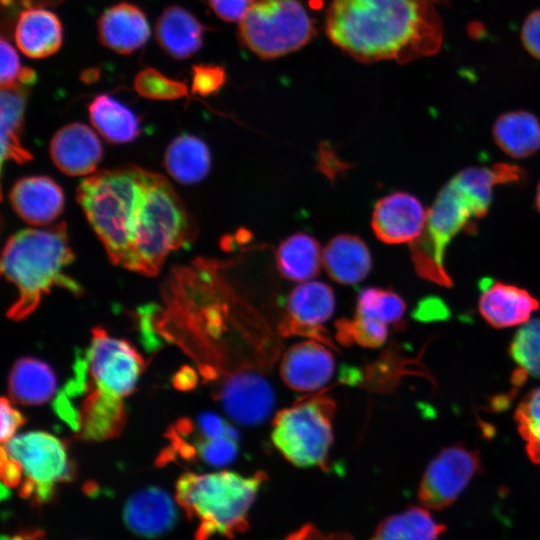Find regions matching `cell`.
Instances as JSON below:
<instances>
[{
  "instance_id": "obj_28",
  "label": "cell",
  "mask_w": 540,
  "mask_h": 540,
  "mask_svg": "<svg viewBox=\"0 0 540 540\" xmlns=\"http://www.w3.org/2000/svg\"><path fill=\"white\" fill-rule=\"evenodd\" d=\"M164 164L179 183L193 184L206 177L211 166L207 145L193 135H180L167 147Z\"/></svg>"
},
{
  "instance_id": "obj_25",
  "label": "cell",
  "mask_w": 540,
  "mask_h": 540,
  "mask_svg": "<svg viewBox=\"0 0 540 540\" xmlns=\"http://www.w3.org/2000/svg\"><path fill=\"white\" fill-rule=\"evenodd\" d=\"M496 145L515 159L527 158L540 149V122L523 110L500 115L492 128Z\"/></svg>"
},
{
  "instance_id": "obj_36",
  "label": "cell",
  "mask_w": 540,
  "mask_h": 540,
  "mask_svg": "<svg viewBox=\"0 0 540 540\" xmlns=\"http://www.w3.org/2000/svg\"><path fill=\"white\" fill-rule=\"evenodd\" d=\"M225 82V72L220 66L197 64L192 66L193 94L209 96L218 92Z\"/></svg>"
},
{
  "instance_id": "obj_15",
  "label": "cell",
  "mask_w": 540,
  "mask_h": 540,
  "mask_svg": "<svg viewBox=\"0 0 540 540\" xmlns=\"http://www.w3.org/2000/svg\"><path fill=\"white\" fill-rule=\"evenodd\" d=\"M335 370L333 354L315 340L291 346L280 363V376L292 390L316 391L326 385Z\"/></svg>"
},
{
  "instance_id": "obj_40",
  "label": "cell",
  "mask_w": 540,
  "mask_h": 540,
  "mask_svg": "<svg viewBox=\"0 0 540 540\" xmlns=\"http://www.w3.org/2000/svg\"><path fill=\"white\" fill-rule=\"evenodd\" d=\"M2 443L15 436L17 429L25 422L24 416L11 404L8 398L3 397L0 404Z\"/></svg>"
},
{
  "instance_id": "obj_47",
  "label": "cell",
  "mask_w": 540,
  "mask_h": 540,
  "mask_svg": "<svg viewBox=\"0 0 540 540\" xmlns=\"http://www.w3.org/2000/svg\"><path fill=\"white\" fill-rule=\"evenodd\" d=\"M426 1H429V2H431V3H433V2H438V3H440V2L447 1V0H426Z\"/></svg>"
},
{
  "instance_id": "obj_13",
  "label": "cell",
  "mask_w": 540,
  "mask_h": 540,
  "mask_svg": "<svg viewBox=\"0 0 540 540\" xmlns=\"http://www.w3.org/2000/svg\"><path fill=\"white\" fill-rule=\"evenodd\" d=\"M334 292L323 282L310 281L295 287L286 301V316L281 323L284 334L314 336L328 343L320 328L333 314Z\"/></svg>"
},
{
  "instance_id": "obj_19",
  "label": "cell",
  "mask_w": 540,
  "mask_h": 540,
  "mask_svg": "<svg viewBox=\"0 0 540 540\" xmlns=\"http://www.w3.org/2000/svg\"><path fill=\"white\" fill-rule=\"evenodd\" d=\"M479 311L495 328L512 327L527 322L539 308V302L528 291L500 281L484 280Z\"/></svg>"
},
{
  "instance_id": "obj_9",
  "label": "cell",
  "mask_w": 540,
  "mask_h": 540,
  "mask_svg": "<svg viewBox=\"0 0 540 540\" xmlns=\"http://www.w3.org/2000/svg\"><path fill=\"white\" fill-rule=\"evenodd\" d=\"M239 34L247 48L269 59L307 44L314 28L300 0H255L240 20Z\"/></svg>"
},
{
  "instance_id": "obj_7",
  "label": "cell",
  "mask_w": 540,
  "mask_h": 540,
  "mask_svg": "<svg viewBox=\"0 0 540 540\" xmlns=\"http://www.w3.org/2000/svg\"><path fill=\"white\" fill-rule=\"evenodd\" d=\"M74 472L65 443L50 433L18 434L1 447L2 483L33 504L49 502Z\"/></svg>"
},
{
  "instance_id": "obj_24",
  "label": "cell",
  "mask_w": 540,
  "mask_h": 540,
  "mask_svg": "<svg viewBox=\"0 0 540 540\" xmlns=\"http://www.w3.org/2000/svg\"><path fill=\"white\" fill-rule=\"evenodd\" d=\"M57 381L52 368L44 361L23 357L18 359L9 374L10 397L25 405L43 404L56 392Z\"/></svg>"
},
{
  "instance_id": "obj_1",
  "label": "cell",
  "mask_w": 540,
  "mask_h": 540,
  "mask_svg": "<svg viewBox=\"0 0 540 540\" xmlns=\"http://www.w3.org/2000/svg\"><path fill=\"white\" fill-rule=\"evenodd\" d=\"M326 31L359 61L401 64L437 53L443 35L439 14L426 0H333Z\"/></svg>"
},
{
  "instance_id": "obj_43",
  "label": "cell",
  "mask_w": 540,
  "mask_h": 540,
  "mask_svg": "<svg viewBox=\"0 0 540 540\" xmlns=\"http://www.w3.org/2000/svg\"><path fill=\"white\" fill-rule=\"evenodd\" d=\"M2 540H45V534L39 529H28L11 536H3Z\"/></svg>"
},
{
  "instance_id": "obj_22",
  "label": "cell",
  "mask_w": 540,
  "mask_h": 540,
  "mask_svg": "<svg viewBox=\"0 0 540 540\" xmlns=\"http://www.w3.org/2000/svg\"><path fill=\"white\" fill-rule=\"evenodd\" d=\"M204 32L203 24L178 5L166 7L155 25L157 43L166 54L178 60L191 57L202 47Z\"/></svg>"
},
{
  "instance_id": "obj_41",
  "label": "cell",
  "mask_w": 540,
  "mask_h": 540,
  "mask_svg": "<svg viewBox=\"0 0 540 540\" xmlns=\"http://www.w3.org/2000/svg\"><path fill=\"white\" fill-rule=\"evenodd\" d=\"M284 540H353V537L343 532L325 533L313 524H305Z\"/></svg>"
},
{
  "instance_id": "obj_4",
  "label": "cell",
  "mask_w": 540,
  "mask_h": 540,
  "mask_svg": "<svg viewBox=\"0 0 540 540\" xmlns=\"http://www.w3.org/2000/svg\"><path fill=\"white\" fill-rule=\"evenodd\" d=\"M264 472L183 474L176 482V501L198 524L195 540L214 535L232 538L249 527L248 513L265 481Z\"/></svg>"
},
{
  "instance_id": "obj_6",
  "label": "cell",
  "mask_w": 540,
  "mask_h": 540,
  "mask_svg": "<svg viewBox=\"0 0 540 540\" xmlns=\"http://www.w3.org/2000/svg\"><path fill=\"white\" fill-rule=\"evenodd\" d=\"M491 201L456 175L440 190L427 211L422 234L410 243L412 262L420 277L444 287L452 286L443 262L445 249L456 234L472 224V219L487 214Z\"/></svg>"
},
{
  "instance_id": "obj_26",
  "label": "cell",
  "mask_w": 540,
  "mask_h": 540,
  "mask_svg": "<svg viewBox=\"0 0 540 540\" xmlns=\"http://www.w3.org/2000/svg\"><path fill=\"white\" fill-rule=\"evenodd\" d=\"M31 87L17 83L1 88V161L24 163L32 159L30 151L21 143V128L26 99Z\"/></svg>"
},
{
  "instance_id": "obj_30",
  "label": "cell",
  "mask_w": 540,
  "mask_h": 540,
  "mask_svg": "<svg viewBox=\"0 0 540 540\" xmlns=\"http://www.w3.org/2000/svg\"><path fill=\"white\" fill-rule=\"evenodd\" d=\"M445 530L428 510L409 507L384 519L369 540H437Z\"/></svg>"
},
{
  "instance_id": "obj_8",
  "label": "cell",
  "mask_w": 540,
  "mask_h": 540,
  "mask_svg": "<svg viewBox=\"0 0 540 540\" xmlns=\"http://www.w3.org/2000/svg\"><path fill=\"white\" fill-rule=\"evenodd\" d=\"M335 403L326 396L300 401L277 413L271 438L274 446L298 467L324 466L333 442Z\"/></svg>"
},
{
  "instance_id": "obj_44",
  "label": "cell",
  "mask_w": 540,
  "mask_h": 540,
  "mask_svg": "<svg viewBox=\"0 0 540 540\" xmlns=\"http://www.w3.org/2000/svg\"><path fill=\"white\" fill-rule=\"evenodd\" d=\"M36 80H37V73L34 69L30 67H22L17 83L23 84L28 87H32V85L36 82Z\"/></svg>"
},
{
  "instance_id": "obj_17",
  "label": "cell",
  "mask_w": 540,
  "mask_h": 540,
  "mask_svg": "<svg viewBox=\"0 0 540 540\" xmlns=\"http://www.w3.org/2000/svg\"><path fill=\"white\" fill-rule=\"evenodd\" d=\"M99 42L119 54L128 55L144 46L151 29L144 11L129 2L106 9L97 20Z\"/></svg>"
},
{
  "instance_id": "obj_11",
  "label": "cell",
  "mask_w": 540,
  "mask_h": 540,
  "mask_svg": "<svg viewBox=\"0 0 540 540\" xmlns=\"http://www.w3.org/2000/svg\"><path fill=\"white\" fill-rule=\"evenodd\" d=\"M480 470L478 451L459 445L443 449L425 470L418 490L419 501L434 510L450 506Z\"/></svg>"
},
{
  "instance_id": "obj_16",
  "label": "cell",
  "mask_w": 540,
  "mask_h": 540,
  "mask_svg": "<svg viewBox=\"0 0 540 540\" xmlns=\"http://www.w3.org/2000/svg\"><path fill=\"white\" fill-rule=\"evenodd\" d=\"M49 152L55 166L69 176L93 174L103 156L96 133L78 122L65 125L55 133Z\"/></svg>"
},
{
  "instance_id": "obj_45",
  "label": "cell",
  "mask_w": 540,
  "mask_h": 540,
  "mask_svg": "<svg viewBox=\"0 0 540 540\" xmlns=\"http://www.w3.org/2000/svg\"><path fill=\"white\" fill-rule=\"evenodd\" d=\"M100 76V70L98 68H88L82 71L81 80L86 83H91L96 81Z\"/></svg>"
},
{
  "instance_id": "obj_21",
  "label": "cell",
  "mask_w": 540,
  "mask_h": 540,
  "mask_svg": "<svg viewBox=\"0 0 540 540\" xmlns=\"http://www.w3.org/2000/svg\"><path fill=\"white\" fill-rule=\"evenodd\" d=\"M14 36L24 55L32 59H42L55 54L61 48L63 27L54 12L30 7L20 13Z\"/></svg>"
},
{
  "instance_id": "obj_2",
  "label": "cell",
  "mask_w": 540,
  "mask_h": 540,
  "mask_svg": "<svg viewBox=\"0 0 540 540\" xmlns=\"http://www.w3.org/2000/svg\"><path fill=\"white\" fill-rule=\"evenodd\" d=\"M73 260L64 222L13 234L1 257V272L17 289V298L8 309V317L13 320L27 317L55 286L80 294L79 284L64 274Z\"/></svg>"
},
{
  "instance_id": "obj_18",
  "label": "cell",
  "mask_w": 540,
  "mask_h": 540,
  "mask_svg": "<svg viewBox=\"0 0 540 540\" xmlns=\"http://www.w3.org/2000/svg\"><path fill=\"white\" fill-rule=\"evenodd\" d=\"M9 197L16 214L30 225L51 224L64 209L63 190L47 176H30L18 180Z\"/></svg>"
},
{
  "instance_id": "obj_14",
  "label": "cell",
  "mask_w": 540,
  "mask_h": 540,
  "mask_svg": "<svg viewBox=\"0 0 540 540\" xmlns=\"http://www.w3.org/2000/svg\"><path fill=\"white\" fill-rule=\"evenodd\" d=\"M427 211L413 195L395 192L374 206L371 226L376 237L387 244L413 242L423 232Z\"/></svg>"
},
{
  "instance_id": "obj_42",
  "label": "cell",
  "mask_w": 540,
  "mask_h": 540,
  "mask_svg": "<svg viewBox=\"0 0 540 540\" xmlns=\"http://www.w3.org/2000/svg\"><path fill=\"white\" fill-rule=\"evenodd\" d=\"M447 316V308L439 299L428 298L419 303L414 316L421 320H431Z\"/></svg>"
},
{
  "instance_id": "obj_39",
  "label": "cell",
  "mask_w": 540,
  "mask_h": 540,
  "mask_svg": "<svg viewBox=\"0 0 540 540\" xmlns=\"http://www.w3.org/2000/svg\"><path fill=\"white\" fill-rule=\"evenodd\" d=\"M255 0H208L210 7L221 19L240 21Z\"/></svg>"
},
{
  "instance_id": "obj_33",
  "label": "cell",
  "mask_w": 540,
  "mask_h": 540,
  "mask_svg": "<svg viewBox=\"0 0 540 540\" xmlns=\"http://www.w3.org/2000/svg\"><path fill=\"white\" fill-rule=\"evenodd\" d=\"M509 351L520 368L540 377V317L529 321L518 330Z\"/></svg>"
},
{
  "instance_id": "obj_27",
  "label": "cell",
  "mask_w": 540,
  "mask_h": 540,
  "mask_svg": "<svg viewBox=\"0 0 540 540\" xmlns=\"http://www.w3.org/2000/svg\"><path fill=\"white\" fill-rule=\"evenodd\" d=\"M88 111L94 128L110 143H128L140 134L139 120L134 112L107 94L96 96Z\"/></svg>"
},
{
  "instance_id": "obj_31",
  "label": "cell",
  "mask_w": 540,
  "mask_h": 540,
  "mask_svg": "<svg viewBox=\"0 0 540 540\" xmlns=\"http://www.w3.org/2000/svg\"><path fill=\"white\" fill-rule=\"evenodd\" d=\"M405 310L406 304L403 299L391 290L370 287L358 294L357 315L379 320L388 325L399 322Z\"/></svg>"
},
{
  "instance_id": "obj_46",
  "label": "cell",
  "mask_w": 540,
  "mask_h": 540,
  "mask_svg": "<svg viewBox=\"0 0 540 540\" xmlns=\"http://www.w3.org/2000/svg\"><path fill=\"white\" fill-rule=\"evenodd\" d=\"M536 207L540 213V182L538 184V187H537V191H536Z\"/></svg>"
},
{
  "instance_id": "obj_34",
  "label": "cell",
  "mask_w": 540,
  "mask_h": 540,
  "mask_svg": "<svg viewBox=\"0 0 540 540\" xmlns=\"http://www.w3.org/2000/svg\"><path fill=\"white\" fill-rule=\"evenodd\" d=\"M134 88L142 97L152 100H175L187 96V86L170 79L154 68L141 70L134 79Z\"/></svg>"
},
{
  "instance_id": "obj_38",
  "label": "cell",
  "mask_w": 540,
  "mask_h": 540,
  "mask_svg": "<svg viewBox=\"0 0 540 540\" xmlns=\"http://www.w3.org/2000/svg\"><path fill=\"white\" fill-rule=\"evenodd\" d=\"M521 41L528 53L540 60V9L525 19L521 28Z\"/></svg>"
},
{
  "instance_id": "obj_20",
  "label": "cell",
  "mask_w": 540,
  "mask_h": 540,
  "mask_svg": "<svg viewBox=\"0 0 540 540\" xmlns=\"http://www.w3.org/2000/svg\"><path fill=\"white\" fill-rule=\"evenodd\" d=\"M176 507L169 494L161 488L149 487L133 494L127 501L123 518L127 527L143 537L166 533L176 521Z\"/></svg>"
},
{
  "instance_id": "obj_37",
  "label": "cell",
  "mask_w": 540,
  "mask_h": 540,
  "mask_svg": "<svg viewBox=\"0 0 540 540\" xmlns=\"http://www.w3.org/2000/svg\"><path fill=\"white\" fill-rule=\"evenodd\" d=\"M1 69L0 83L1 88L14 86L17 84L21 71L19 56L15 48L4 37L0 41Z\"/></svg>"
},
{
  "instance_id": "obj_12",
  "label": "cell",
  "mask_w": 540,
  "mask_h": 540,
  "mask_svg": "<svg viewBox=\"0 0 540 540\" xmlns=\"http://www.w3.org/2000/svg\"><path fill=\"white\" fill-rule=\"evenodd\" d=\"M214 395L226 413L244 425L262 423L274 407V393L267 380L256 371L239 368L214 388Z\"/></svg>"
},
{
  "instance_id": "obj_29",
  "label": "cell",
  "mask_w": 540,
  "mask_h": 540,
  "mask_svg": "<svg viewBox=\"0 0 540 540\" xmlns=\"http://www.w3.org/2000/svg\"><path fill=\"white\" fill-rule=\"evenodd\" d=\"M322 263V253L316 239L299 232L285 239L276 251L280 274L291 281L304 282L315 277Z\"/></svg>"
},
{
  "instance_id": "obj_35",
  "label": "cell",
  "mask_w": 540,
  "mask_h": 540,
  "mask_svg": "<svg viewBox=\"0 0 540 540\" xmlns=\"http://www.w3.org/2000/svg\"><path fill=\"white\" fill-rule=\"evenodd\" d=\"M339 335L344 342H356L365 347H379L387 339V324L355 314L351 321H343L338 327Z\"/></svg>"
},
{
  "instance_id": "obj_10",
  "label": "cell",
  "mask_w": 540,
  "mask_h": 540,
  "mask_svg": "<svg viewBox=\"0 0 540 540\" xmlns=\"http://www.w3.org/2000/svg\"><path fill=\"white\" fill-rule=\"evenodd\" d=\"M144 367L142 355L132 344L96 327L88 348L75 361L74 378L124 399L134 391Z\"/></svg>"
},
{
  "instance_id": "obj_23",
  "label": "cell",
  "mask_w": 540,
  "mask_h": 540,
  "mask_svg": "<svg viewBox=\"0 0 540 540\" xmlns=\"http://www.w3.org/2000/svg\"><path fill=\"white\" fill-rule=\"evenodd\" d=\"M322 264L334 281L352 285L370 272L372 259L365 242L357 236L341 234L332 238L322 252Z\"/></svg>"
},
{
  "instance_id": "obj_5",
  "label": "cell",
  "mask_w": 540,
  "mask_h": 540,
  "mask_svg": "<svg viewBox=\"0 0 540 540\" xmlns=\"http://www.w3.org/2000/svg\"><path fill=\"white\" fill-rule=\"evenodd\" d=\"M146 173L128 165L93 173L78 186L77 201L114 265L126 263Z\"/></svg>"
},
{
  "instance_id": "obj_32",
  "label": "cell",
  "mask_w": 540,
  "mask_h": 540,
  "mask_svg": "<svg viewBox=\"0 0 540 540\" xmlns=\"http://www.w3.org/2000/svg\"><path fill=\"white\" fill-rule=\"evenodd\" d=\"M515 421L526 442L528 457L540 464V387L529 392L515 411Z\"/></svg>"
},
{
  "instance_id": "obj_3",
  "label": "cell",
  "mask_w": 540,
  "mask_h": 540,
  "mask_svg": "<svg viewBox=\"0 0 540 540\" xmlns=\"http://www.w3.org/2000/svg\"><path fill=\"white\" fill-rule=\"evenodd\" d=\"M197 233L193 218L168 180L147 170L124 268L156 276L167 256L188 246Z\"/></svg>"
}]
</instances>
